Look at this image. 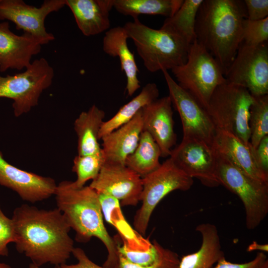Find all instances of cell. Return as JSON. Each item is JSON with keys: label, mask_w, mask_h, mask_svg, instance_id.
Returning <instances> with one entry per match:
<instances>
[{"label": "cell", "mask_w": 268, "mask_h": 268, "mask_svg": "<svg viewBox=\"0 0 268 268\" xmlns=\"http://www.w3.org/2000/svg\"><path fill=\"white\" fill-rule=\"evenodd\" d=\"M171 71L179 85L205 109L215 89L226 82L220 65L196 40L190 46L186 62Z\"/></svg>", "instance_id": "cell-6"}, {"label": "cell", "mask_w": 268, "mask_h": 268, "mask_svg": "<svg viewBox=\"0 0 268 268\" xmlns=\"http://www.w3.org/2000/svg\"><path fill=\"white\" fill-rule=\"evenodd\" d=\"M268 40V17L260 20L246 19L244 22L242 42L258 45Z\"/></svg>", "instance_id": "cell-32"}, {"label": "cell", "mask_w": 268, "mask_h": 268, "mask_svg": "<svg viewBox=\"0 0 268 268\" xmlns=\"http://www.w3.org/2000/svg\"><path fill=\"white\" fill-rule=\"evenodd\" d=\"M196 230L201 237V247L196 252L182 257L179 268H212L224 256L215 225L203 223L198 225Z\"/></svg>", "instance_id": "cell-22"}, {"label": "cell", "mask_w": 268, "mask_h": 268, "mask_svg": "<svg viewBox=\"0 0 268 268\" xmlns=\"http://www.w3.org/2000/svg\"><path fill=\"white\" fill-rule=\"evenodd\" d=\"M65 5L66 0H45L38 7L23 0H0V20L12 22L17 30L29 33L46 44L55 37L47 31L45 19L51 13L59 11Z\"/></svg>", "instance_id": "cell-13"}, {"label": "cell", "mask_w": 268, "mask_h": 268, "mask_svg": "<svg viewBox=\"0 0 268 268\" xmlns=\"http://www.w3.org/2000/svg\"><path fill=\"white\" fill-rule=\"evenodd\" d=\"M257 268H268V260L267 259Z\"/></svg>", "instance_id": "cell-40"}, {"label": "cell", "mask_w": 268, "mask_h": 268, "mask_svg": "<svg viewBox=\"0 0 268 268\" xmlns=\"http://www.w3.org/2000/svg\"><path fill=\"white\" fill-rule=\"evenodd\" d=\"M113 7L120 13L133 19L141 14L174 15L184 0H112Z\"/></svg>", "instance_id": "cell-25"}, {"label": "cell", "mask_w": 268, "mask_h": 268, "mask_svg": "<svg viewBox=\"0 0 268 268\" xmlns=\"http://www.w3.org/2000/svg\"><path fill=\"white\" fill-rule=\"evenodd\" d=\"M254 251H260L262 252H268V244H261L256 241H253L247 248V251L251 252Z\"/></svg>", "instance_id": "cell-38"}, {"label": "cell", "mask_w": 268, "mask_h": 268, "mask_svg": "<svg viewBox=\"0 0 268 268\" xmlns=\"http://www.w3.org/2000/svg\"><path fill=\"white\" fill-rule=\"evenodd\" d=\"M0 268H12L9 265L0 262Z\"/></svg>", "instance_id": "cell-41"}, {"label": "cell", "mask_w": 268, "mask_h": 268, "mask_svg": "<svg viewBox=\"0 0 268 268\" xmlns=\"http://www.w3.org/2000/svg\"><path fill=\"white\" fill-rule=\"evenodd\" d=\"M170 158L185 173L203 185L209 188L220 185L216 152L212 146L197 139L182 138L172 149Z\"/></svg>", "instance_id": "cell-12"}, {"label": "cell", "mask_w": 268, "mask_h": 268, "mask_svg": "<svg viewBox=\"0 0 268 268\" xmlns=\"http://www.w3.org/2000/svg\"><path fill=\"white\" fill-rule=\"evenodd\" d=\"M142 132L141 109L128 123L102 137L105 162L125 165L137 146Z\"/></svg>", "instance_id": "cell-19"}, {"label": "cell", "mask_w": 268, "mask_h": 268, "mask_svg": "<svg viewBox=\"0 0 268 268\" xmlns=\"http://www.w3.org/2000/svg\"><path fill=\"white\" fill-rule=\"evenodd\" d=\"M250 109V143L255 150L260 141L268 135V94L254 96Z\"/></svg>", "instance_id": "cell-28"}, {"label": "cell", "mask_w": 268, "mask_h": 268, "mask_svg": "<svg viewBox=\"0 0 268 268\" xmlns=\"http://www.w3.org/2000/svg\"><path fill=\"white\" fill-rule=\"evenodd\" d=\"M89 186L97 193L117 199L121 206H136L140 200L142 178L125 165L105 162Z\"/></svg>", "instance_id": "cell-14"}, {"label": "cell", "mask_w": 268, "mask_h": 268, "mask_svg": "<svg viewBox=\"0 0 268 268\" xmlns=\"http://www.w3.org/2000/svg\"><path fill=\"white\" fill-rule=\"evenodd\" d=\"M16 250L41 267L66 264L74 249L71 229L62 212L28 204L16 207L11 217Z\"/></svg>", "instance_id": "cell-1"}, {"label": "cell", "mask_w": 268, "mask_h": 268, "mask_svg": "<svg viewBox=\"0 0 268 268\" xmlns=\"http://www.w3.org/2000/svg\"><path fill=\"white\" fill-rule=\"evenodd\" d=\"M140 207L134 217V230L144 235L154 209L159 202L171 192L189 190L193 178L181 170L170 157L156 170L142 177Z\"/></svg>", "instance_id": "cell-7"}, {"label": "cell", "mask_w": 268, "mask_h": 268, "mask_svg": "<svg viewBox=\"0 0 268 268\" xmlns=\"http://www.w3.org/2000/svg\"><path fill=\"white\" fill-rule=\"evenodd\" d=\"M123 27L149 71H168L186 62L190 45L172 32L150 28L138 18Z\"/></svg>", "instance_id": "cell-4"}, {"label": "cell", "mask_w": 268, "mask_h": 268, "mask_svg": "<svg viewBox=\"0 0 268 268\" xmlns=\"http://www.w3.org/2000/svg\"><path fill=\"white\" fill-rule=\"evenodd\" d=\"M105 113L96 105L82 112L74 122L77 137L78 155H86L101 151L99 143V132Z\"/></svg>", "instance_id": "cell-23"}, {"label": "cell", "mask_w": 268, "mask_h": 268, "mask_svg": "<svg viewBox=\"0 0 268 268\" xmlns=\"http://www.w3.org/2000/svg\"><path fill=\"white\" fill-rule=\"evenodd\" d=\"M161 151L150 134L143 131L137 146L126 159L125 165L142 178L158 168Z\"/></svg>", "instance_id": "cell-26"}, {"label": "cell", "mask_w": 268, "mask_h": 268, "mask_svg": "<svg viewBox=\"0 0 268 268\" xmlns=\"http://www.w3.org/2000/svg\"><path fill=\"white\" fill-rule=\"evenodd\" d=\"M72 254L76 259L77 263L75 264H64L61 266L63 268H107L100 266L92 261L86 255L83 249L74 248Z\"/></svg>", "instance_id": "cell-37"}, {"label": "cell", "mask_w": 268, "mask_h": 268, "mask_svg": "<svg viewBox=\"0 0 268 268\" xmlns=\"http://www.w3.org/2000/svg\"><path fill=\"white\" fill-rule=\"evenodd\" d=\"M43 45L42 40L29 33L18 35L12 32L8 21L0 22V71L25 69Z\"/></svg>", "instance_id": "cell-16"}, {"label": "cell", "mask_w": 268, "mask_h": 268, "mask_svg": "<svg viewBox=\"0 0 268 268\" xmlns=\"http://www.w3.org/2000/svg\"><path fill=\"white\" fill-rule=\"evenodd\" d=\"M66 5L84 36L98 35L110 29L112 0H66Z\"/></svg>", "instance_id": "cell-20"}, {"label": "cell", "mask_w": 268, "mask_h": 268, "mask_svg": "<svg viewBox=\"0 0 268 268\" xmlns=\"http://www.w3.org/2000/svg\"><path fill=\"white\" fill-rule=\"evenodd\" d=\"M264 252H259L251 261L244 263H233L226 260L224 256L216 263L212 268H257L267 260Z\"/></svg>", "instance_id": "cell-35"}, {"label": "cell", "mask_w": 268, "mask_h": 268, "mask_svg": "<svg viewBox=\"0 0 268 268\" xmlns=\"http://www.w3.org/2000/svg\"><path fill=\"white\" fill-rule=\"evenodd\" d=\"M247 18L241 0H203L198 10L196 40L217 61L224 75L242 43Z\"/></svg>", "instance_id": "cell-2"}, {"label": "cell", "mask_w": 268, "mask_h": 268, "mask_svg": "<svg viewBox=\"0 0 268 268\" xmlns=\"http://www.w3.org/2000/svg\"><path fill=\"white\" fill-rule=\"evenodd\" d=\"M159 95V91L155 83L146 84L137 95L122 106L113 117L104 121L99 132V139L128 123L139 110L157 100Z\"/></svg>", "instance_id": "cell-24"}, {"label": "cell", "mask_w": 268, "mask_h": 268, "mask_svg": "<svg viewBox=\"0 0 268 268\" xmlns=\"http://www.w3.org/2000/svg\"><path fill=\"white\" fill-rule=\"evenodd\" d=\"M212 146L218 153L228 159L235 166L250 177L268 183V175L259 167L250 143H244L233 134L216 129Z\"/></svg>", "instance_id": "cell-18"}, {"label": "cell", "mask_w": 268, "mask_h": 268, "mask_svg": "<svg viewBox=\"0 0 268 268\" xmlns=\"http://www.w3.org/2000/svg\"><path fill=\"white\" fill-rule=\"evenodd\" d=\"M247 18L249 20L264 19L268 16V0H244Z\"/></svg>", "instance_id": "cell-34"}, {"label": "cell", "mask_w": 268, "mask_h": 268, "mask_svg": "<svg viewBox=\"0 0 268 268\" xmlns=\"http://www.w3.org/2000/svg\"><path fill=\"white\" fill-rule=\"evenodd\" d=\"M14 230L11 218L6 216L3 212L0 204V257L7 256V246L14 242Z\"/></svg>", "instance_id": "cell-33"}, {"label": "cell", "mask_w": 268, "mask_h": 268, "mask_svg": "<svg viewBox=\"0 0 268 268\" xmlns=\"http://www.w3.org/2000/svg\"><path fill=\"white\" fill-rule=\"evenodd\" d=\"M54 77V69L47 60H35L20 73L0 75V98L10 99L15 117L29 112L38 104L42 92L49 87Z\"/></svg>", "instance_id": "cell-9"}, {"label": "cell", "mask_w": 268, "mask_h": 268, "mask_svg": "<svg viewBox=\"0 0 268 268\" xmlns=\"http://www.w3.org/2000/svg\"><path fill=\"white\" fill-rule=\"evenodd\" d=\"M254 155L260 169L268 175V135L260 141L254 150Z\"/></svg>", "instance_id": "cell-36"}, {"label": "cell", "mask_w": 268, "mask_h": 268, "mask_svg": "<svg viewBox=\"0 0 268 268\" xmlns=\"http://www.w3.org/2000/svg\"><path fill=\"white\" fill-rule=\"evenodd\" d=\"M216 152L220 185L240 199L245 208L246 226L249 230H253L268 213V183L246 175L225 156Z\"/></svg>", "instance_id": "cell-8"}, {"label": "cell", "mask_w": 268, "mask_h": 268, "mask_svg": "<svg viewBox=\"0 0 268 268\" xmlns=\"http://www.w3.org/2000/svg\"><path fill=\"white\" fill-rule=\"evenodd\" d=\"M28 268H41V267L36 266L32 263H31ZM55 268H63L61 266H56Z\"/></svg>", "instance_id": "cell-39"}, {"label": "cell", "mask_w": 268, "mask_h": 268, "mask_svg": "<svg viewBox=\"0 0 268 268\" xmlns=\"http://www.w3.org/2000/svg\"><path fill=\"white\" fill-rule=\"evenodd\" d=\"M0 185L16 192L23 201H42L55 195V180L23 170L9 163L0 151Z\"/></svg>", "instance_id": "cell-15"}, {"label": "cell", "mask_w": 268, "mask_h": 268, "mask_svg": "<svg viewBox=\"0 0 268 268\" xmlns=\"http://www.w3.org/2000/svg\"><path fill=\"white\" fill-rule=\"evenodd\" d=\"M254 97L245 88L227 82L213 92L206 111L216 129L228 132L250 144V109Z\"/></svg>", "instance_id": "cell-5"}, {"label": "cell", "mask_w": 268, "mask_h": 268, "mask_svg": "<svg viewBox=\"0 0 268 268\" xmlns=\"http://www.w3.org/2000/svg\"><path fill=\"white\" fill-rule=\"evenodd\" d=\"M54 195L57 208L75 232L76 241L86 243L92 237L99 239L108 252L103 266L114 268L119 259L118 245L105 226L96 191L89 186L78 188L73 181L65 180L57 185Z\"/></svg>", "instance_id": "cell-3"}, {"label": "cell", "mask_w": 268, "mask_h": 268, "mask_svg": "<svg viewBox=\"0 0 268 268\" xmlns=\"http://www.w3.org/2000/svg\"><path fill=\"white\" fill-rule=\"evenodd\" d=\"M105 162L101 149L99 152L86 155H77L73 160L72 171L76 175L74 185L81 188L89 180H93L98 175Z\"/></svg>", "instance_id": "cell-29"}, {"label": "cell", "mask_w": 268, "mask_h": 268, "mask_svg": "<svg viewBox=\"0 0 268 268\" xmlns=\"http://www.w3.org/2000/svg\"><path fill=\"white\" fill-rule=\"evenodd\" d=\"M202 1L203 0H184L178 11L165 19L161 28L176 34L191 45L196 40V17Z\"/></svg>", "instance_id": "cell-27"}, {"label": "cell", "mask_w": 268, "mask_h": 268, "mask_svg": "<svg viewBox=\"0 0 268 268\" xmlns=\"http://www.w3.org/2000/svg\"><path fill=\"white\" fill-rule=\"evenodd\" d=\"M126 31L123 26H116L107 30L103 37L102 47L107 55L119 58L121 67L126 77V90L128 96H132L140 88L137 77L138 69L134 55L129 49Z\"/></svg>", "instance_id": "cell-21"}, {"label": "cell", "mask_w": 268, "mask_h": 268, "mask_svg": "<svg viewBox=\"0 0 268 268\" xmlns=\"http://www.w3.org/2000/svg\"><path fill=\"white\" fill-rule=\"evenodd\" d=\"M173 114L169 96L157 99L142 109L143 131L152 137L160 148L162 157L170 156L176 143Z\"/></svg>", "instance_id": "cell-17"}, {"label": "cell", "mask_w": 268, "mask_h": 268, "mask_svg": "<svg viewBox=\"0 0 268 268\" xmlns=\"http://www.w3.org/2000/svg\"><path fill=\"white\" fill-rule=\"evenodd\" d=\"M225 78L253 96L268 94V42L255 46L242 42Z\"/></svg>", "instance_id": "cell-10"}, {"label": "cell", "mask_w": 268, "mask_h": 268, "mask_svg": "<svg viewBox=\"0 0 268 268\" xmlns=\"http://www.w3.org/2000/svg\"><path fill=\"white\" fill-rule=\"evenodd\" d=\"M172 106L178 112L183 128V139L195 138L212 146L216 129L204 109L181 87L167 70H162Z\"/></svg>", "instance_id": "cell-11"}, {"label": "cell", "mask_w": 268, "mask_h": 268, "mask_svg": "<svg viewBox=\"0 0 268 268\" xmlns=\"http://www.w3.org/2000/svg\"><path fill=\"white\" fill-rule=\"evenodd\" d=\"M117 245L119 255L128 261L140 266H147L152 264L157 259L161 246L155 240L146 250L131 248L124 242L121 245Z\"/></svg>", "instance_id": "cell-30"}, {"label": "cell", "mask_w": 268, "mask_h": 268, "mask_svg": "<svg viewBox=\"0 0 268 268\" xmlns=\"http://www.w3.org/2000/svg\"><path fill=\"white\" fill-rule=\"evenodd\" d=\"M180 261L176 253L161 245L157 259L150 265H135L119 255L117 263L114 268H179Z\"/></svg>", "instance_id": "cell-31"}]
</instances>
